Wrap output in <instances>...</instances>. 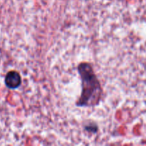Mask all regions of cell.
<instances>
[{
    "instance_id": "cell-1",
    "label": "cell",
    "mask_w": 146,
    "mask_h": 146,
    "mask_svg": "<svg viewBox=\"0 0 146 146\" xmlns=\"http://www.w3.org/2000/svg\"><path fill=\"white\" fill-rule=\"evenodd\" d=\"M78 71L82 81V92L76 105L80 107L98 105L103 91L92 66L88 63H81L78 65Z\"/></svg>"
},
{
    "instance_id": "cell-2",
    "label": "cell",
    "mask_w": 146,
    "mask_h": 146,
    "mask_svg": "<svg viewBox=\"0 0 146 146\" xmlns=\"http://www.w3.org/2000/svg\"><path fill=\"white\" fill-rule=\"evenodd\" d=\"M6 86L10 89H16L21 84V78L17 71H11L7 73L4 79Z\"/></svg>"
},
{
    "instance_id": "cell-3",
    "label": "cell",
    "mask_w": 146,
    "mask_h": 146,
    "mask_svg": "<svg viewBox=\"0 0 146 146\" xmlns=\"http://www.w3.org/2000/svg\"><path fill=\"white\" fill-rule=\"evenodd\" d=\"M86 130L88 131V132H93V133H95L97 131V127L96 125H88V126L86 127Z\"/></svg>"
}]
</instances>
